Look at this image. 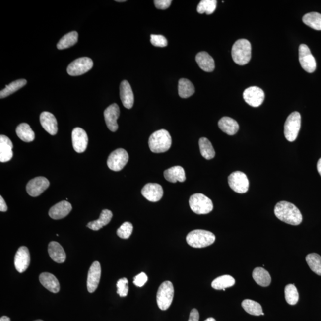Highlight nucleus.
<instances>
[{
    "mask_svg": "<svg viewBox=\"0 0 321 321\" xmlns=\"http://www.w3.org/2000/svg\"><path fill=\"white\" fill-rule=\"evenodd\" d=\"M274 214L279 220L293 226H298L302 221V215L299 209L293 203L286 201L277 203L275 206Z\"/></svg>",
    "mask_w": 321,
    "mask_h": 321,
    "instance_id": "f257e3e1",
    "label": "nucleus"
},
{
    "mask_svg": "<svg viewBox=\"0 0 321 321\" xmlns=\"http://www.w3.org/2000/svg\"><path fill=\"white\" fill-rule=\"evenodd\" d=\"M303 22L317 31H321V14L311 12L303 17Z\"/></svg>",
    "mask_w": 321,
    "mask_h": 321,
    "instance_id": "473e14b6",
    "label": "nucleus"
},
{
    "mask_svg": "<svg viewBox=\"0 0 321 321\" xmlns=\"http://www.w3.org/2000/svg\"><path fill=\"white\" fill-rule=\"evenodd\" d=\"M151 43L153 46L158 47H165L168 44L167 39L161 35H151Z\"/></svg>",
    "mask_w": 321,
    "mask_h": 321,
    "instance_id": "37998d69",
    "label": "nucleus"
},
{
    "mask_svg": "<svg viewBox=\"0 0 321 321\" xmlns=\"http://www.w3.org/2000/svg\"><path fill=\"white\" fill-rule=\"evenodd\" d=\"M306 261L312 271L321 276V257L319 254L312 253L308 255Z\"/></svg>",
    "mask_w": 321,
    "mask_h": 321,
    "instance_id": "4c0bfd02",
    "label": "nucleus"
},
{
    "mask_svg": "<svg viewBox=\"0 0 321 321\" xmlns=\"http://www.w3.org/2000/svg\"><path fill=\"white\" fill-rule=\"evenodd\" d=\"M0 321H11L10 318L7 316H3L0 319Z\"/></svg>",
    "mask_w": 321,
    "mask_h": 321,
    "instance_id": "8fccbe9b",
    "label": "nucleus"
},
{
    "mask_svg": "<svg viewBox=\"0 0 321 321\" xmlns=\"http://www.w3.org/2000/svg\"><path fill=\"white\" fill-rule=\"evenodd\" d=\"M94 63L91 59L82 58L75 60L68 65L67 70L72 76H80L88 72L93 67Z\"/></svg>",
    "mask_w": 321,
    "mask_h": 321,
    "instance_id": "9b49d317",
    "label": "nucleus"
},
{
    "mask_svg": "<svg viewBox=\"0 0 321 321\" xmlns=\"http://www.w3.org/2000/svg\"><path fill=\"white\" fill-rule=\"evenodd\" d=\"M128 281L127 278H123L120 279L117 283V287H118V293L121 297L127 296L128 292Z\"/></svg>",
    "mask_w": 321,
    "mask_h": 321,
    "instance_id": "79ce46f5",
    "label": "nucleus"
},
{
    "mask_svg": "<svg viewBox=\"0 0 321 321\" xmlns=\"http://www.w3.org/2000/svg\"><path fill=\"white\" fill-rule=\"evenodd\" d=\"M261 315H262V316H264V315H265V314H264V313H262V314H261Z\"/></svg>",
    "mask_w": 321,
    "mask_h": 321,
    "instance_id": "5fc2aeb1",
    "label": "nucleus"
},
{
    "mask_svg": "<svg viewBox=\"0 0 321 321\" xmlns=\"http://www.w3.org/2000/svg\"><path fill=\"white\" fill-rule=\"evenodd\" d=\"M148 276L145 272H141L134 277L133 284L139 287H143L148 281Z\"/></svg>",
    "mask_w": 321,
    "mask_h": 321,
    "instance_id": "c03bdc74",
    "label": "nucleus"
},
{
    "mask_svg": "<svg viewBox=\"0 0 321 321\" xmlns=\"http://www.w3.org/2000/svg\"><path fill=\"white\" fill-rule=\"evenodd\" d=\"M72 143L74 151L78 153L85 151L88 144V136L82 128H76L72 131Z\"/></svg>",
    "mask_w": 321,
    "mask_h": 321,
    "instance_id": "4468645a",
    "label": "nucleus"
},
{
    "mask_svg": "<svg viewBox=\"0 0 321 321\" xmlns=\"http://www.w3.org/2000/svg\"><path fill=\"white\" fill-rule=\"evenodd\" d=\"M133 225L129 222H125L117 231V235L119 238L127 239L130 238L132 232H133Z\"/></svg>",
    "mask_w": 321,
    "mask_h": 321,
    "instance_id": "a19ab883",
    "label": "nucleus"
},
{
    "mask_svg": "<svg viewBox=\"0 0 321 321\" xmlns=\"http://www.w3.org/2000/svg\"><path fill=\"white\" fill-rule=\"evenodd\" d=\"M217 4L216 0H202L198 4L197 11L200 14H211L216 10Z\"/></svg>",
    "mask_w": 321,
    "mask_h": 321,
    "instance_id": "ea45409f",
    "label": "nucleus"
},
{
    "mask_svg": "<svg viewBox=\"0 0 321 321\" xmlns=\"http://www.w3.org/2000/svg\"><path fill=\"white\" fill-rule=\"evenodd\" d=\"M72 209V206L67 201H62L51 208L49 216L54 220H61L69 214Z\"/></svg>",
    "mask_w": 321,
    "mask_h": 321,
    "instance_id": "6ab92c4d",
    "label": "nucleus"
},
{
    "mask_svg": "<svg viewBox=\"0 0 321 321\" xmlns=\"http://www.w3.org/2000/svg\"><path fill=\"white\" fill-rule=\"evenodd\" d=\"M31 262V256L28 248L21 247L14 257V266L17 271L22 273L26 271Z\"/></svg>",
    "mask_w": 321,
    "mask_h": 321,
    "instance_id": "dca6fc26",
    "label": "nucleus"
},
{
    "mask_svg": "<svg viewBox=\"0 0 321 321\" xmlns=\"http://www.w3.org/2000/svg\"><path fill=\"white\" fill-rule=\"evenodd\" d=\"M242 307L247 313L252 316H259L263 313L261 305L251 299H245L242 303Z\"/></svg>",
    "mask_w": 321,
    "mask_h": 321,
    "instance_id": "c9c22d12",
    "label": "nucleus"
},
{
    "mask_svg": "<svg viewBox=\"0 0 321 321\" xmlns=\"http://www.w3.org/2000/svg\"><path fill=\"white\" fill-rule=\"evenodd\" d=\"M190 205L192 211L199 215L209 214L214 208L212 200L202 193H196L191 196Z\"/></svg>",
    "mask_w": 321,
    "mask_h": 321,
    "instance_id": "423d86ee",
    "label": "nucleus"
},
{
    "mask_svg": "<svg viewBox=\"0 0 321 321\" xmlns=\"http://www.w3.org/2000/svg\"><path fill=\"white\" fill-rule=\"evenodd\" d=\"M101 275L100 263L98 261H95L90 267L87 279V288L89 293H94L97 290L100 283Z\"/></svg>",
    "mask_w": 321,
    "mask_h": 321,
    "instance_id": "2eb2a0df",
    "label": "nucleus"
},
{
    "mask_svg": "<svg viewBox=\"0 0 321 321\" xmlns=\"http://www.w3.org/2000/svg\"><path fill=\"white\" fill-rule=\"evenodd\" d=\"M117 2H125L126 0H116Z\"/></svg>",
    "mask_w": 321,
    "mask_h": 321,
    "instance_id": "603ef678",
    "label": "nucleus"
},
{
    "mask_svg": "<svg viewBox=\"0 0 321 321\" xmlns=\"http://www.w3.org/2000/svg\"><path fill=\"white\" fill-rule=\"evenodd\" d=\"M253 277L255 281L262 287H268L271 283V277L269 273L261 267H257L254 269Z\"/></svg>",
    "mask_w": 321,
    "mask_h": 321,
    "instance_id": "c85d7f7f",
    "label": "nucleus"
},
{
    "mask_svg": "<svg viewBox=\"0 0 321 321\" xmlns=\"http://www.w3.org/2000/svg\"><path fill=\"white\" fill-rule=\"evenodd\" d=\"M235 284V278L229 275H224L215 278L212 281L211 286L214 289L225 291L227 288L232 287Z\"/></svg>",
    "mask_w": 321,
    "mask_h": 321,
    "instance_id": "c756f323",
    "label": "nucleus"
},
{
    "mask_svg": "<svg viewBox=\"0 0 321 321\" xmlns=\"http://www.w3.org/2000/svg\"><path fill=\"white\" fill-rule=\"evenodd\" d=\"M244 98L247 104L253 107L261 106L265 100V93L257 86H252L245 90Z\"/></svg>",
    "mask_w": 321,
    "mask_h": 321,
    "instance_id": "f8f14e48",
    "label": "nucleus"
},
{
    "mask_svg": "<svg viewBox=\"0 0 321 321\" xmlns=\"http://www.w3.org/2000/svg\"><path fill=\"white\" fill-rule=\"evenodd\" d=\"M317 170L320 176H321V158L320 159L317 163Z\"/></svg>",
    "mask_w": 321,
    "mask_h": 321,
    "instance_id": "09e8293b",
    "label": "nucleus"
},
{
    "mask_svg": "<svg viewBox=\"0 0 321 321\" xmlns=\"http://www.w3.org/2000/svg\"><path fill=\"white\" fill-rule=\"evenodd\" d=\"M200 154L206 160H211L215 155V150L212 143L206 137L200 138L199 141Z\"/></svg>",
    "mask_w": 321,
    "mask_h": 321,
    "instance_id": "2f4dec72",
    "label": "nucleus"
},
{
    "mask_svg": "<svg viewBox=\"0 0 321 321\" xmlns=\"http://www.w3.org/2000/svg\"><path fill=\"white\" fill-rule=\"evenodd\" d=\"M8 210L7 204H6L5 200L3 199L2 197L0 196V211L1 212H6Z\"/></svg>",
    "mask_w": 321,
    "mask_h": 321,
    "instance_id": "de8ad7c7",
    "label": "nucleus"
},
{
    "mask_svg": "<svg viewBox=\"0 0 321 321\" xmlns=\"http://www.w3.org/2000/svg\"><path fill=\"white\" fill-rule=\"evenodd\" d=\"M205 321H216L214 318H208Z\"/></svg>",
    "mask_w": 321,
    "mask_h": 321,
    "instance_id": "3c124183",
    "label": "nucleus"
},
{
    "mask_svg": "<svg viewBox=\"0 0 321 321\" xmlns=\"http://www.w3.org/2000/svg\"><path fill=\"white\" fill-rule=\"evenodd\" d=\"M49 180L44 177H37L31 180L26 186L27 193L32 197H37L49 187Z\"/></svg>",
    "mask_w": 321,
    "mask_h": 321,
    "instance_id": "ddd939ff",
    "label": "nucleus"
},
{
    "mask_svg": "<svg viewBox=\"0 0 321 321\" xmlns=\"http://www.w3.org/2000/svg\"><path fill=\"white\" fill-rule=\"evenodd\" d=\"M299 59L302 67L308 73H313L316 70V59L309 47L305 44H301L299 48Z\"/></svg>",
    "mask_w": 321,
    "mask_h": 321,
    "instance_id": "9d476101",
    "label": "nucleus"
},
{
    "mask_svg": "<svg viewBox=\"0 0 321 321\" xmlns=\"http://www.w3.org/2000/svg\"><path fill=\"white\" fill-rule=\"evenodd\" d=\"M128 161V155L124 149H118L111 153L107 160V166L115 172L122 170Z\"/></svg>",
    "mask_w": 321,
    "mask_h": 321,
    "instance_id": "6e6552de",
    "label": "nucleus"
},
{
    "mask_svg": "<svg viewBox=\"0 0 321 321\" xmlns=\"http://www.w3.org/2000/svg\"><path fill=\"white\" fill-rule=\"evenodd\" d=\"M178 91L180 97L188 98L194 94V87L190 80L181 79L179 81Z\"/></svg>",
    "mask_w": 321,
    "mask_h": 321,
    "instance_id": "72a5a7b5",
    "label": "nucleus"
},
{
    "mask_svg": "<svg viewBox=\"0 0 321 321\" xmlns=\"http://www.w3.org/2000/svg\"><path fill=\"white\" fill-rule=\"evenodd\" d=\"M113 217V213L109 209H104L101 212L98 220L90 222L87 225L90 229L94 231L100 230L101 228L107 226Z\"/></svg>",
    "mask_w": 321,
    "mask_h": 321,
    "instance_id": "cd10ccee",
    "label": "nucleus"
},
{
    "mask_svg": "<svg viewBox=\"0 0 321 321\" xmlns=\"http://www.w3.org/2000/svg\"><path fill=\"white\" fill-rule=\"evenodd\" d=\"M78 41V34L76 31H72L66 34L59 41L57 47L59 50L68 49L76 44Z\"/></svg>",
    "mask_w": 321,
    "mask_h": 321,
    "instance_id": "f704fd0d",
    "label": "nucleus"
},
{
    "mask_svg": "<svg viewBox=\"0 0 321 321\" xmlns=\"http://www.w3.org/2000/svg\"><path fill=\"white\" fill-rule=\"evenodd\" d=\"M215 236L209 231L194 230L188 234L187 242L189 245L194 248H202L209 247L214 244Z\"/></svg>",
    "mask_w": 321,
    "mask_h": 321,
    "instance_id": "20e7f679",
    "label": "nucleus"
},
{
    "mask_svg": "<svg viewBox=\"0 0 321 321\" xmlns=\"http://www.w3.org/2000/svg\"><path fill=\"white\" fill-rule=\"evenodd\" d=\"M196 61L198 65L202 70L212 72L215 69V62L208 53L200 52L196 56Z\"/></svg>",
    "mask_w": 321,
    "mask_h": 321,
    "instance_id": "a878e982",
    "label": "nucleus"
},
{
    "mask_svg": "<svg viewBox=\"0 0 321 321\" xmlns=\"http://www.w3.org/2000/svg\"><path fill=\"white\" fill-rule=\"evenodd\" d=\"M218 127L221 130L230 136H233L237 133L239 129V126L235 120L224 117L218 122Z\"/></svg>",
    "mask_w": 321,
    "mask_h": 321,
    "instance_id": "bb28decb",
    "label": "nucleus"
},
{
    "mask_svg": "<svg viewBox=\"0 0 321 321\" xmlns=\"http://www.w3.org/2000/svg\"><path fill=\"white\" fill-rule=\"evenodd\" d=\"M285 299L290 305H295L299 301V295L297 288L294 284L287 285L284 289Z\"/></svg>",
    "mask_w": 321,
    "mask_h": 321,
    "instance_id": "58836bf2",
    "label": "nucleus"
},
{
    "mask_svg": "<svg viewBox=\"0 0 321 321\" xmlns=\"http://www.w3.org/2000/svg\"><path fill=\"white\" fill-rule=\"evenodd\" d=\"M120 94L123 105L128 109H130L134 104V95L130 83L124 80L120 86Z\"/></svg>",
    "mask_w": 321,
    "mask_h": 321,
    "instance_id": "412c9836",
    "label": "nucleus"
},
{
    "mask_svg": "<svg viewBox=\"0 0 321 321\" xmlns=\"http://www.w3.org/2000/svg\"><path fill=\"white\" fill-rule=\"evenodd\" d=\"M13 143L7 136H0V161L6 163L13 158Z\"/></svg>",
    "mask_w": 321,
    "mask_h": 321,
    "instance_id": "4be33fe9",
    "label": "nucleus"
},
{
    "mask_svg": "<svg viewBox=\"0 0 321 321\" xmlns=\"http://www.w3.org/2000/svg\"><path fill=\"white\" fill-rule=\"evenodd\" d=\"M228 182L230 188L236 193H245L249 190L250 182L247 176L239 171L231 174L228 178Z\"/></svg>",
    "mask_w": 321,
    "mask_h": 321,
    "instance_id": "1a4fd4ad",
    "label": "nucleus"
},
{
    "mask_svg": "<svg viewBox=\"0 0 321 321\" xmlns=\"http://www.w3.org/2000/svg\"><path fill=\"white\" fill-rule=\"evenodd\" d=\"M44 321L41 320H36V321Z\"/></svg>",
    "mask_w": 321,
    "mask_h": 321,
    "instance_id": "864d4df0",
    "label": "nucleus"
},
{
    "mask_svg": "<svg viewBox=\"0 0 321 321\" xmlns=\"http://www.w3.org/2000/svg\"><path fill=\"white\" fill-rule=\"evenodd\" d=\"M150 149L154 153H163L169 151L172 146V139L169 132L164 129L156 131L149 139Z\"/></svg>",
    "mask_w": 321,
    "mask_h": 321,
    "instance_id": "f03ea898",
    "label": "nucleus"
},
{
    "mask_svg": "<svg viewBox=\"0 0 321 321\" xmlns=\"http://www.w3.org/2000/svg\"><path fill=\"white\" fill-rule=\"evenodd\" d=\"M40 281L45 288L53 293H58L61 289L58 278L51 273H42L40 275Z\"/></svg>",
    "mask_w": 321,
    "mask_h": 321,
    "instance_id": "5701e85b",
    "label": "nucleus"
},
{
    "mask_svg": "<svg viewBox=\"0 0 321 321\" xmlns=\"http://www.w3.org/2000/svg\"><path fill=\"white\" fill-rule=\"evenodd\" d=\"M199 312H198L196 309H193L191 312L190 319H189L188 321H199Z\"/></svg>",
    "mask_w": 321,
    "mask_h": 321,
    "instance_id": "49530a36",
    "label": "nucleus"
},
{
    "mask_svg": "<svg viewBox=\"0 0 321 321\" xmlns=\"http://www.w3.org/2000/svg\"><path fill=\"white\" fill-rule=\"evenodd\" d=\"M105 121L107 128L110 131L115 132L118 130L119 126L118 119L120 116V109L118 105L113 104L108 107L104 113Z\"/></svg>",
    "mask_w": 321,
    "mask_h": 321,
    "instance_id": "f3484780",
    "label": "nucleus"
},
{
    "mask_svg": "<svg viewBox=\"0 0 321 321\" xmlns=\"http://www.w3.org/2000/svg\"><path fill=\"white\" fill-rule=\"evenodd\" d=\"M16 134L21 140L25 142H31L35 139V135L28 124H22L18 126Z\"/></svg>",
    "mask_w": 321,
    "mask_h": 321,
    "instance_id": "7c9ffc66",
    "label": "nucleus"
},
{
    "mask_svg": "<svg viewBox=\"0 0 321 321\" xmlns=\"http://www.w3.org/2000/svg\"><path fill=\"white\" fill-rule=\"evenodd\" d=\"M175 290L172 282L166 281L159 287L157 302L159 308L162 311H166L172 304Z\"/></svg>",
    "mask_w": 321,
    "mask_h": 321,
    "instance_id": "39448f33",
    "label": "nucleus"
},
{
    "mask_svg": "<svg viewBox=\"0 0 321 321\" xmlns=\"http://www.w3.org/2000/svg\"><path fill=\"white\" fill-rule=\"evenodd\" d=\"M49 256L55 262L62 263L65 262L66 255L64 249L57 242H51L48 248Z\"/></svg>",
    "mask_w": 321,
    "mask_h": 321,
    "instance_id": "b1692460",
    "label": "nucleus"
},
{
    "mask_svg": "<svg viewBox=\"0 0 321 321\" xmlns=\"http://www.w3.org/2000/svg\"><path fill=\"white\" fill-rule=\"evenodd\" d=\"M252 47L250 42L245 39H241L234 44L232 50V58L237 64L244 65L251 61Z\"/></svg>",
    "mask_w": 321,
    "mask_h": 321,
    "instance_id": "7ed1b4c3",
    "label": "nucleus"
},
{
    "mask_svg": "<svg viewBox=\"0 0 321 321\" xmlns=\"http://www.w3.org/2000/svg\"><path fill=\"white\" fill-rule=\"evenodd\" d=\"M27 81L25 79H19L5 86L4 89H2L0 92V98H4L8 96L13 94L14 92H16L18 90L21 89L24 86H25Z\"/></svg>",
    "mask_w": 321,
    "mask_h": 321,
    "instance_id": "e433bc0d",
    "label": "nucleus"
},
{
    "mask_svg": "<svg viewBox=\"0 0 321 321\" xmlns=\"http://www.w3.org/2000/svg\"><path fill=\"white\" fill-rule=\"evenodd\" d=\"M301 127V116L295 112L288 117L284 124V136L289 142H293L298 137Z\"/></svg>",
    "mask_w": 321,
    "mask_h": 321,
    "instance_id": "0eeeda50",
    "label": "nucleus"
},
{
    "mask_svg": "<svg viewBox=\"0 0 321 321\" xmlns=\"http://www.w3.org/2000/svg\"><path fill=\"white\" fill-rule=\"evenodd\" d=\"M165 179L171 183L184 182L186 181L185 172L181 166L170 168L164 172Z\"/></svg>",
    "mask_w": 321,
    "mask_h": 321,
    "instance_id": "393cba45",
    "label": "nucleus"
},
{
    "mask_svg": "<svg viewBox=\"0 0 321 321\" xmlns=\"http://www.w3.org/2000/svg\"><path fill=\"white\" fill-rule=\"evenodd\" d=\"M172 0H155L154 4L155 7L160 10H166L172 4Z\"/></svg>",
    "mask_w": 321,
    "mask_h": 321,
    "instance_id": "a18cd8bd",
    "label": "nucleus"
},
{
    "mask_svg": "<svg viewBox=\"0 0 321 321\" xmlns=\"http://www.w3.org/2000/svg\"><path fill=\"white\" fill-rule=\"evenodd\" d=\"M40 122L42 127L51 135L58 133V121L52 113L44 112L41 114Z\"/></svg>",
    "mask_w": 321,
    "mask_h": 321,
    "instance_id": "aec40b11",
    "label": "nucleus"
},
{
    "mask_svg": "<svg viewBox=\"0 0 321 321\" xmlns=\"http://www.w3.org/2000/svg\"><path fill=\"white\" fill-rule=\"evenodd\" d=\"M142 194L150 202H156L160 200L163 196V189L158 184H146L142 189Z\"/></svg>",
    "mask_w": 321,
    "mask_h": 321,
    "instance_id": "a211bd4d",
    "label": "nucleus"
}]
</instances>
